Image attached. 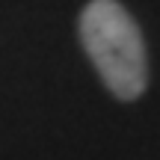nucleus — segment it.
<instances>
[{
  "instance_id": "nucleus-1",
  "label": "nucleus",
  "mask_w": 160,
  "mask_h": 160,
  "mask_svg": "<svg viewBox=\"0 0 160 160\" xmlns=\"http://www.w3.org/2000/svg\"><path fill=\"white\" fill-rule=\"evenodd\" d=\"M77 33L89 62L113 98L137 101L148 89L142 30L119 0H89L80 12Z\"/></svg>"
}]
</instances>
